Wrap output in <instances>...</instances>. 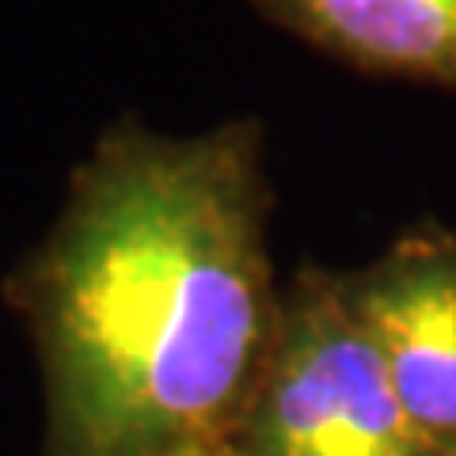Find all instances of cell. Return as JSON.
I'll list each match as a JSON object with an SVG mask.
<instances>
[{
	"label": "cell",
	"instance_id": "cell-1",
	"mask_svg": "<svg viewBox=\"0 0 456 456\" xmlns=\"http://www.w3.org/2000/svg\"><path fill=\"white\" fill-rule=\"evenodd\" d=\"M266 224L259 122L95 141L4 285L46 380L42 456L232 452L281 312Z\"/></svg>",
	"mask_w": 456,
	"mask_h": 456
},
{
	"label": "cell",
	"instance_id": "cell-2",
	"mask_svg": "<svg viewBox=\"0 0 456 456\" xmlns=\"http://www.w3.org/2000/svg\"><path fill=\"white\" fill-rule=\"evenodd\" d=\"M228 456H445L411 426L342 274L297 270L278 335Z\"/></svg>",
	"mask_w": 456,
	"mask_h": 456
},
{
	"label": "cell",
	"instance_id": "cell-3",
	"mask_svg": "<svg viewBox=\"0 0 456 456\" xmlns=\"http://www.w3.org/2000/svg\"><path fill=\"white\" fill-rule=\"evenodd\" d=\"M342 293L411 426L437 452H456V236L411 228L380 259L342 274Z\"/></svg>",
	"mask_w": 456,
	"mask_h": 456
},
{
	"label": "cell",
	"instance_id": "cell-4",
	"mask_svg": "<svg viewBox=\"0 0 456 456\" xmlns=\"http://www.w3.org/2000/svg\"><path fill=\"white\" fill-rule=\"evenodd\" d=\"M312 50L373 77L456 92V0H251Z\"/></svg>",
	"mask_w": 456,
	"mask_h": 456
},
{
	"label": "cell",
	"instance_id": "cell-5",
	"mask_svg": "<svg viewBox=\"0 0 456 456\" xmlns=\"http://www.w3.org/2000/svg\"><path fill=\"white\" fill-rule=\"evenodd\" d=\"M449 456H456V452H449Z\"/></svg>",
	"mask_w": 456,
	"mask_h": 456
}]
</instances>
